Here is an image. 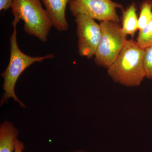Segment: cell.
<instances>
[{"label":"cell","instance_id":"cell-1","mask_svg":"<svg viewBox=\"0 0 152 152\" xmlns=\"http://www.w3.org/2000/svg\"><path fill=\"white\" fill-rule=\"evenodd\" d=\"M145 49L133 39L127 40L116 59L107 68L108 75L115 83L137 87L146 77L144 65Z\"/></svg>","mask_w":152,"mask_h":152},{"label":"cell","instance_id":"cell-2","mask_svg":"<svg viewBox=\"0 0 152 152\" xmlns=\"http://www.w3.org/2000/svg\"><path fill=\"white\" fill-rule=\"evenodd\" d=\"M16 28L17 26L14 27L13 32L10 38V56L8 65L1 75L4 80L3 85L4 93L0 100V105L3 106L10 99H13L15 102L18 103L21 107L25 108L26 107V105L20 100L15 91L18 79L25 70L34 63L42 62L44 60L53 58L54 55L50 54L45 56L33 57L24 53L18 46Z\"/></svg>","mask_w":152,"mask_h":152},{"label":"cell","instance_id":"cell-3","mask_svg":"<svg viewBox=\"0 0 152 152\" xmlns=\"http://www.w3.org/2000/svg\"><path fill=\"white\" fill-rule=\"evenodd\" d=\"M13 26L20 20L24 22V30L43 42H46L53 24L40 0H13L12 7Z\"/></svg>","mask_w":152,"mask_h":152},{"label":"cell","instance_id":"cell-4","mask_svg":"<svg viewBox=\"0 0 152 152\" xmlns=\"http://www.w3.org/2000/svg\"><path fill=\"white\" fill-rule=\"evenodd\" d=\"M102 38L95 55V64L107 69L116 59L127 40L119 23L101 22Z\"/></svg>","mask_w":152,"mask_h":152},{"label":"cell","instance_id":"cell-5","mask_svg":"<svg viewBox=\"0 0 152 152\" xmlns=\"http://www.w3.org/2000/svg\"><path fill=\"white\" fill-rule=\"evenodd\" d=\"M68 5L74 17L80 14H84L101 22L119 23L117 9L124 10L121 4L112 0H71Z\"/></svg>","mask_w":152,"mask_h":152},{"label":"cell","instance_id":"cell-6","mask_svg":"<svg viewBox=\"0 0 152 152\" xmlns=\"http://www.w3.org/2000/svg\"><path fill=\"white\" fill-rule=\"evenodd\" d=\"M77 33L78 38L79 55L91 59L95 56L102 38L100 25L94 19L80 14L75 17Z\"/></svg>","mask_w":152,"mask_h":152},{"label":"cell","instance_id":"cell-7","mask_svg":"<svg viewBox=\"0 0 152 152\" xmlns=\"http://www.w3.org/2000/svg\"><path fill=\"white\" fill-rule=\"evenodd\" d=\"M71 0H42L53 26L59 31H65L69 28L66 17L67 6Z\"/></svg>","mask_w":152,"mask_h":152},{"label":"cell","instance_id":"cell-8","mask_svg":"<svg viewBox=\"0 0 152 152\" xmlns=\"http://www.w3.org/2000/svg\"><path fill=\"white\" fill-rule=\"evenodd\" d=\"M19 132L12 123L8 121L0 126V152H15Z\"/></svg>","mask_w":152,"mask_h":152},{"label":"cell","instance_id":"cell-9","mask_svg":"<svg viewBox=\"0 0 152 152\" xmlns=\"http://www.w3.org/2000/svg\"><path fill=\"white\" fill-rule=\"evenodd\" d=\"M122 11V29L126 35L131 36L133 38L138 30V18L136 13L135 3H132L126 10Z\"/></svg>","mask_w":152,"mask_h":152},{"label":"cell","instance_id":"cell-10","mask_svg":"<svg viewBox=\"0 0 152 152\" xmlns=\"http://www.w3.org/2000/svg\"><path fill=\"white\" fill-rule=\"evenodd\" d=\"M138 30L142 29L152 19V0H145L140 7Z\"/></svg>","mask_w":152,"mask_h":152},{"label":"cell","instance_id":"cell-11","mask_svg":"<svg viewBox=\"0 0 152 152\" xmlns=\"http://www.w3.org/2000/svg\"><path fill=\"white\" fill-rule=\"evenodd\" d=\"M137 42L143 49L152 46V19L144 28L139 31Z\"/></svg>","mask_w":152,"mask_h":152},{"label":"cell","instance_id":"cell-12","mask_svg":"<svg viewBox=\"0 0 152 152\" xmlns=\"http://www.w3.org/2000/svg\"><path fill=\"white\" fill-rule=\"evenodd\" d=\"M144 65L146 77L152 80V46L145 49Z\"/></svg>","mask_w":152,"mask_h":152},{"label":"cell","instance_id":"cell-13","mask_svg":"<svg viewBox=\"0 0 152 152\" xmlns=\"http://www.w3.org/2000/svg\"><path fill=\"white\" fill-rule=\"evenodd\" d=\"M13 0H0V11H6L12 7Z\"/></svg>","mask_w":152,"mask_h":152},{"label":"cell","instance_id":"cell-14","mask_svg":"<svg viewBox=\"0 0 152 152\" xmlns=\"http://www.w3.org/2000/svg\"><path fill=\"white\" fill-rule=\"evenodd\" d=\"M25 149L24 144L18 139L15 145V152H23Z\"/></svg>","mask_w":152,"mask_h":152},{"label":"cell","instance_id":"cell-15","mask_svg":"<svg viewBox=\"0 0 152 152\" xmlns=\"http://www.w3.org/2000/svg\"><path fill=\"white\" fill-rule=\"evenodd\" d=\"M81 152V151H80V152H75V151H71V152Z\"/></svg>","mask_w":152,"mask_h":152}]
</instances>
